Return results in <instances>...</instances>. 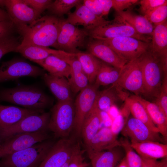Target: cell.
I'll list each match as a JSON object with an SVG mask.
<instances>
[{
  "instance_id": "cell-1",
  "label": "cell",
  "mask_w": 167,
  "mask_h": 167,
  "mask_svg": "<svg viewBox=\"0 0 167 167\" xmlns=\"http://www.w3.org/2000/svg\"><path fill=\"white\" fill-rule=\"evenodd\" d=\"M61 19L53 15H46L29 24L16 26L22 37L19 46L35 45L54 47Z\"/></svg>"
},
{
  "instance_id": "cell-2",
  "label": "cell",
  "mask_w": 167,
  "mask_h": 167,
  "mask_svg": "<svg viewBox=\"0 0 167 167\" xmlns=\"http://www.w3.org/2000/svg\"><path fill=\"white\" fill-rule=\"evenodd\" d=\"M138 58L143 76V94L156 98L167 74V64L149 49Z\"/></svg>"
},
{
  "instance_id": "cell-3",
  "label": "cell",
  "mask_w": 167,
  "mask_h": 167,
  "mask_svg": "<svg viewBox=\"0 0 167 167\" xmlns=\"http://www.w3.org/2000/svg\"><path fill=\"white\" fill-rule=\"evenodd\" d=\"M0 100L34 110H44L52 103L50 99L43 91L31 87L4 90L0 92Z\"/></svg>"
},
{
  "instance_id": "cell-4",
  "label": "cell",
  "mask_w": 167,
  "mask_h": 167,
  "mask_svg": "<svg viewBox=\"0 0 167 167\" xmlns=\"http://www.w3.org/2000/svg\"><path fill=\"white\" fill-rule=\"evenodd\" d=\"M54 142L49 139L38 143L4 158L3 167H38Z\"/></svg>"
},
{
  "instance_id": "cell-5",
  "label": "cell",
  "mask_w": 167,
  "mask_h": 167,
  "mask_svg": "<svg viewBox=\"0 0 167 167\" xmlns=\"http://www.w3.org/2000/svg\"><path fill=\"white\" fill-rule=\"evenodd\" d=\"M75 109L73 100L59 101L53 107L50 113L48 130L55 138L69 137L73 131Z\"/></svg>"
},
{
  "instance_id": "cell-6",
  "label": "cell",
  "mask_w": 167,
  "mask_h": 167,
  "mask_svg": "<svg viewBox=\"0 0 167 167\" xmlns=\"http://www.w3.org/2000/svg\"><path fill=\"white\" fill-rule=\"evenodd\" d=\"M94 39L102 41L127 62L139 58L149 50L150 45V43L130 37Z\"/></svg>"
},
{
  "instance_id": "cell-7",
  "label": "cell",
  "mask_w": 167,
  "mask_h": 167,
  "mask_svg": "<svg viewBox=\"0 0 167 167\" xmlns=\"http://www.w3.org/2000/svg\"><path fill=\"white\" fill-rule=\"evenodd\" d=\"M50 116V113L44 112L29 115L12 125L0 126V135L6 139L19 134L47 131Z\"/></svg>"
},
{
  "instance_id": "cell-8",
  "label": "cell",
  "mask_w": 167,
  "mask_h": 167,
  "mask_svg": "<svg viewBox=\"0 0 167 167\" xmlns=\"http://www.w3.org/2000/svg\"><path fill=\"white\" fill-rule=\"evenodd\" d=\"M89 36L88 32L79 28L62 19L59 31L54 48L58 50L75 54L77 48L84 46L86 38Z\"/></svg>"
},
{
  "instance_id": "cell-9",
  "label": "cell",
  "mask_w": 167,
  "mask_h": 167,
  "mask_svg": "<svg viewBox=\"0 0 167 167\" xmlns=\"http://www.w3.org/2000/svg\"><path fill=\"white\" fill-rule=\"evenodd\" d=\"M77 138L75 135L59 139L54 143L38 167L62 166L80 145Z\"/></svg>"
},
{
  "instance_id": "cell-10",
  "label": "cell",
  "mask_w": 167,
  "mask_h": 167,
  "mask_svg": "<svg viewBox=\"0 0 167 167\" xmlns=\"http://www.w3.org/2000/svg\"><path fill=\"white\" fill-rule=\"evenodd\" d=\"M99 87L94 83L89 84L79 92L74 102L75 118L73 131L78 138L80 137L83 123L96 103Z\"/></svg>"
},
{
  "instance_id": "cell-11",
  "label": "cell",
  "mask_w": 167,
  "mask_h": 167,
  "mask_svg": "<svg viewBox=\"0 0 167 167\" xmlns=\"http://www.w3.org/2000/svg\"><path fill=\"white\" fill-rule=\"evenodd\" d=\"M88 32L93 39L130 37L148 43L151 41V36L140 34L127 23L115 19L109 23L97 27Z\"/></svg>"
},
{
  "instance_id": "cell-12",
  "label": "cell",
  "mask_w": 167,
  "mask_h": 167,
  "mask_svg": "<svg viewBox=\"0 0 167 167\" xmlns=\"http://www.w3.org/2000/svg\"><path fill=\"white\" fill-rule=\"evenodd\" d=\"M113 84L136 96L144 94L142 73L138 58L127 62L120 69L118 79Z\"/></svg>"
},
{
  "instance_id": "cell-13",
  "label": "cell",
  "mask_w": 167,
  "mask_h": 167,
  "mask_svg": "<svg viewBox=\"0 0 167 167\" xmlns=\"http://www.w3.org/2000/svg\"><path fill=\"white\" fill-rule=\"evenodd\" d=\"M50 138L47 131L21 133L10 137L0 145V158Z\"/></svg>"
},
{
  "instance_id": "cell-14",
  "label": "cell",
  "mask_w": 167,
  "mask_h": 167,
  "mask_svg": "<svg viewBox=\"0 0 167 167\" xmlns=\"http://www.w3.org/2000/svg\"><path fill=\"white\" fill-rule=\"evenodd\" d=\"M43 69L19 59L3 62L0 66V82L24 76L36 77L43 75Z\"/></svg>"
},
{
  "instance_id": "cell-15",
  "label": "cell",
  "mask_w": 167,
  "mask_h": 167,
  "mask_svg": "<svg viewBox=\"0 0 167 167\" xmlns=\"http://www.w3.org/2000/svg\"><path fill=\"white\" fill-rule=\"evenodd\" d=\"M121 132L126 138L130 139V142L156 141L167 143L159 133L153 131L133 116L129 117Z\"/></svg>"
},
{
  "instance_id": "cell-16",
  "label": "cell",
  "mask_w": 167,
  "mask_h": 167,
  "mask_svg": "<svg viewBox=\"0 0 167 167\" xmlns=\"http://www.w3.org/2000/svg\"><path fill=\"white\" fill-rule=\"evenodd\" d=\"M0 7L5 8L16 26L29 24L41 17L22 0H0Z\"/></svg>"
},
{
  "instance_id": "cell-17",
  "label": "cell",
  "mask_w": 167,
  "mask_h": 167,
  "mask_svg": "<svg viewBox=\"0 0 167 167\" xmlns=\"http://www.w3.org/2000/svg\"><path fill=\"white\" fill-rule=\"evenodd\" d=\"M65 19L74 26H83L88 32L98 26L107 24L111 21L95 15L83 3L76 6L73 12L69 13L67 18Z\"/></svg>"
},
{
  "instance_id": "cell-18",
  "label": "cell",
  "mask_w": 167,
  "mask_h": 167,
  "mask_svg": "<svg viewBox=\"0 0 167 167\" xmlns=\"http://www.w3.org/2000/svg\"><path fill=\"white\" fill-rule=\"evenodd\" d=\"M117 135L112 132L110 127L104 126L98 131L85 147L89 158L94 154L121 146Z\"/></svg>"
},
{
  "instance_id": "cell-19",
  "label": "cell",
  "mask_w": 167,
  "mask_h": 167,
  "mask_svg": "<svg viewBox=\"0 0 167 167\" xmlns=\"http://www.w3.org/2000/svg\"><path fill=\"white\" fill-rule=\"evenodd\" d=\"M87 48L89 53L115 68L121 69L128 62L101 40L94 39L91 40L87 45Z\"/></svg>"
},
{
  "instance_id": "cell-20",
  "label": "cell",
  "mask_w": 167,
  "mask_h": 167,
  "mask_svg": "<svg viewBox=\"0 0 167 167\" xmlns=\"http://www.w3.org/2000/svg\"><path fill=\"white\" fill-rule=\"evenodd\" d=\"M115 19L127 23L140 34L151 36L154 26L144 16L137 15L128 9L116 12Z\"/></svg>"
},
{
  "instance_id": "cell-21",
  "label": "cell",
  "mask_w": 167,
  "mask_h": 167,
  "mask_svg": "<svg viewBox=\"0 0 167 167\" xmlns=\"http://www.w3.org/2000/svg\"><path fill=\"white\" fill-rule=\"evenodd\" d=\"M43 79L50 90L59 101L72 100L71 91L68 80L64 77L45 73Z\"/></svg>"
},
{
  "instance_id": "cell-22",
  "label": "cell",
  "mask_w": 167,
  "mask_h": 167,
  "mask_svg": "<svg viewBox=\"0 0 167 167\" xmlns=\"http://www.w3.org/2000/svg\"><path fill=\"white\" fill-rule=\"evenodd\" d=\"M125 156L121 146L97 153L90 157L92 167H117Z\"/></svg>"
},
{
  "instance_id": "cell-23",
  "label": "cell",
  "mask_w": 167,
  "mask_h": 167,
  "mask_svg": "<svg viewBox=\"0 0 167 167\" xmlns=\"http://www.w3.org/2000/svg\"><path fill=\"white\" fill-rule=\"evenodd\" d=\"M43 112L42 110L0 105V126L12 125L29 115Z\"/></svg>"
},
{
  "instance_id": "cell-24",
  "label": "cell",
  "mask_w": 167,
  "mask_h": 167,
  "mask_svg": "<svg viewBox=\"0 0 167 167\" xmlns=\"http://www.w3.org/2000/svg\"><path fill=\"white\" fill-rule=\"evenodd\" d=\"M132 148L141 157L157 160L167 157V144L156 141L130 142Z\"/></svg>"
},
{
  "instance_id": "cell-25",
  "label": "cell",
  "mask_w": 167,
  "mask_h": 167,
  "mask_svg": "<svg viewBox=\"0 0 167 167\" xmlns=\"http://www.w3.org/2000/svg\"><path fill=\"white\" fill-rule=\"evenodd\" d=\"M102 122L101 111L98 107L96 102L85 118L82 127L80 137L85 147L98 131Z\"/></svg>"
},
{
  "instance_id": "cell-26",
  "label": "cell",
  "mask_w": 167,
  "mask_h": 167,
  "mask_svg": "<svg viewBox=\"0 0 167 167\" xmlns=\"http://www.w3.org/2000/svg\"><path fill=\"white\" fill-rule=\"evenodd\" d=\"M132 97L144 107L153 122L157 127L165 142L167 141V117L161 111L157 105L139 96L134 95Z\"/></svg>"
},
{
  "instance_id": "cell-27",
  "label": "cell",
  "mask_w": 167,
  "mask_h": 167,
  "mask_svg": "<svg viewBox=\"0 0 167 167\" xmlns=\"http://www.w3.org/2000/svg\"><path fill=\"white\" fill-rule=\"evenodd\" d=\"M128 97L122 89L113 84L107 89L98 91L96 102L98 108L108 113L111 108L118 101H125Z\"/></svg>"
},
{
  "instance_id": "cell-28",
  "label": "cell",
  "mask_w": 167,
  "mask_h": 167,
  "mask_svg": "<svg viewBox=\"0 0 167 167\" xmlns=\"http://www.w3.org/2000/svg\"><path fill=\"white\" fill-rule=\"evenodd\" d=\"M66 62L71 67V74L68 81L71 91L77 93L88 86L89 84V81L76 55Z\"/></svg>"
},
{
  "instance_id": "cell-29",
  "label": "cell",
  "mask_w": 167,
  "mask_h": 167,
  "mask_svg": "<svg viewBox=\"0 0 167 167\" xmlns=\"http://www.w3.org/2000/svg\"><path fill=\"white\" fill-rule=\"evenodd\" d=\"M149 49L161 58L167 57V21L154 26Z\"/></svg>"
},
{
  "instance_id": "cell-30",
  "label": "cell",
  "mask_w": 167,
  "mask_h": 167,
  "mask_svg": "<svg viewBox=\"0 0 167 167\" xmlns=\"http://www.w3.org/2000/svg\"><path fill=\"white\" fill-rule=\"evenodd\" d=\"M36 63L47 71L51 75L64 77L68 80L71 74L69 65L63 60L53 55Z\"/></svg>"
},
{
  "instance_id": "cell-31",
  "label": "cell",
  "mask_w": 167,
  "mask_h": 167,
  "mask_svg": "<svg viewBox=\"0 0 167 167\" xmlns=\"http://www.w3.org/2000/svg\"><path fill=\"white\" fill-rule=\"evenodd\" d=\"M75 54L88 78L89 84H94L103 62L89 53L79 51Z\"/></svg>"
},
{
  "instance_id": "cell-32",
  "label": "cell",
  "mask_w": 167,
  "mask_h": 167,
  "mask_svg": "<svg viewBox=\"0 0 167 167\" xmlns=\"http://www.w3.org/2000/svg\"><path fill=\"white\" fill-rule=\"evenodd\" d=\"M16 52L20 53L25 58L36 62L45 59L50 55L58 57L61 54L62 51L47 47L28 45L19 46Z\"/></svg>"
},
{
  "instance_id": "cell-33",
  "label": "cell",
  "mask_w": 167,
  "mask_h": 167,
  "mask_svg": "<svg viewBox=\"0 0 167 167\" xmlns=\"http://www.w3.org/2000/svg\"><path fill=\"white\" fill-rule=\"evenodd\" d=\"M126 100L129 104L130 113L132 116L144 123L153 131L159 133L157 127L143 105L132 96L128 97Z\"/></svg>"
},
{
  "instance_id": "cell-34",
  "label": "cell",
  "mask_w": 167,
  "mask_h": 167,
  "mask_svg": "<svg viewBox=\"0 0 167 167\" xmlns=\"http://www.w3.org/2000/svg\"><path fill=\"white\" fill-rule=\"evenodd\" d=\"M120 70L103 62L94 83L99 87L114 84L118 79Z\"/></svg>"
},
{
  "instance_id": "cell-35",
  "label": "cell",
  "mask_w": 167,
  "mask_h": 167,
  "mask_svg": "<svg viewBox=\"0 0 167 167\" xmlns=\"http://www.w3.org/2000/svg\"><path fill=\"white\" fill-rule=\"evenodd\" d=\"M81 0H56L52 2L48 10L53 15L60 18L70 12L74 7L82 3Z\"/></svg>"
},
{
  "instance_id": "cell-36",
  "label": "cell",
  "mask_w": 167,
  "mask_h": 167,
  "mask_svg": "<svg viewBox=\"0 0 167 167\" xmlns=\"http://www.w3.org/2000/svg\"><path fill=\"white\" fill-rule=\"evenodd\" d=\"M121 146L125 152L127 163L128 167H141L142 159L132 148L130 142L128 139H122L120 140Z\"/></svg>"
},
{
  "instance_id": "cell-37",
  "label": "cell",
  "mask_w": 167,
  "mask_h": 167,
  "mask_svg": "<svg viewBox=\"0 0 167 167\" xmlns=\"http://www.w3.org/2000/svg\"><path fill=\"white\" fill-rule=\"evenodd\" d=\"M144 16L154 26L164 22L167 21V4L159 6Z\"/></svg>"
},
{
  "instance_id": "cell-38",
  "label": "cell",
  "mask_w": 167,
  "mask_h": 167,
  "mask_svg": "<svg viewBox=\"0 0 167 167\" xmlns=\"http://www.w3.org/2000/svg\"><path fill=\"white\" fill-rule=\"evenodd\" d=\"M167 117V74H165L159 93L155 103Z\"/></svg>"
},
{
  "instance_id": "cell-39",
  "label": "cell",
  "mask_w": 167,
  "mask_h": 167,
  "mask_svg": "<svg viewBox=\"0 0 167 167\" xmlns=\"http://www.w3.org/2000/svg\"><path fill=\"white\" fill-rule=\"evenodd\" d=\"M20 44L18 38L13 36L0 43V60L5 54L11 52H16Z\"/></svg>"
},
{
  "instance_id": "cell-40",
  "label": "cell",
  "mask_w": 167,
  "mask_h": 167,
  "mask_svg": "<svg viewBox=\"0 0 167 167\" xmlns=\"http://www.w3.org/2000/svg\"><path fill=\"white\" fill-rule=\"evenodd\" d=\"M167 4L166 0H141L139 2V10L145 16L159 6Z\"/></svg>"
},
{
  "instance_id": "cell-41",
  "label": "cell",
  "mask_w": 167,
  "mask_h": 167,
  "mask_svg": "<svg viewBox=\"0 0 167 167\" xmlns=\"http://www.w3.org/2000/svg\"><path fill=\"white\" fill-rule=\"evenodd\" d=\"M15 30V25L11 20L0 21V43L13 36Z\"/></svg>"
},
{
  "instance_id": "cell-42",
  "label": "cell",
  "mask_w": 167,
  "mask_h": 167,
  "mask_svg": "<svg viewBox=\"0 0 167 167\" xmlns=\"http://www.w3.org/2000/svg\"><path fill=\"white\" fill-rule=\"evenodd\" d=\"M26 5L30 6L38 14H41L48 9L53 2L51 0H22Z\"/></svg>"
},
{
  "instance_id": "cell-43",
  "label": "cell",
  "mask_w": 167,
  "mask_h": 167,
  "mask_svg": "<svg viewBox=\"0 0 167 167\" xmlns=\"http://www.w3.org/2000/svg\"><path fill=\"white\" fill-rule=\"evenodd\" d=\"M83 153L80 145L72 155L68 167H87L89 165L84 161Z\"/></svg>"
},
{
  "instance_id": "cell-44",
  "label": "cell",
  "mask_w": 167,
  "mask_h": 167,
  "mask_svg": "<svg viewBox=\"0 0 167 167\" xmlns=\"http://www.w3.org/2000/svg\"><path fill=\"white\" fill-rule=\"evenodd\" d=\"M83 3L93 13L102 17V9L98 0H84Z\"/></svg>"
},
{
  "instance_id": "cell-45",
  "label": "cell",
  "mask_w": 167,
  "mask_h": 167,
  "mask_svg": "<svg viewBox=\"0 0 167 167\" xmlns=\"http://www.w3.org/2000/svg\"><path fill=\"white\" fill-rule=\"evenodd\" d=\"M112 7L116 12L123 11L125 9L131 6L138 2L137 0H112Z\"/></svg>"
},
{
  "instance_id": "cell-46",
  "label": "cell",
  "mask_w": 167,
  "mask_h": 167,
  "mask_svg": "<svg viewBox=\"0 0 167 167\" xmlns=\"http://www.w3.org/2000/svg\"><path fill=\"white\" fill-rule=\"evenodd\" d=\"M102 10V16L107 15L111 7H112V0H98Z\"/></svg>"
},
{
  "instance_id": "cell-47",
  "label": "cell",
  "mask_w": 167,
  "mask_h": 167,
  "mask_svg": "<svg viewBox=\"0 0 167 167\" xmlns=\"http://www.w3.org/2000/svg\"><path fill=\"white\" fill-rule=\"evenodd\" d=\"M141 167H159V161L157 160L142 157Z\"/></svg>"
},
{
  "instance_id": "cell-48",
  "label": "cell",
  "mask_w": 167,
  "mask_h": 167,
  "mask_svg": "<svg viewBox=\"0 0 167 167\" xmlns=\"http://www.w3.org/2000/svg\"><path fill=\"white\" fill-rule=\"evenodd\" d=\"M11 20L6 11L0 7V21Z\"/></svg>"
},
{
  "instance_id": "cell-49",
  "label": "cell",
  "mask_w": 167,
  "mask_h": 167,
  "mask_svg": "<svg viewBox=\"0 0 167 167\" xmlns=\"http://www.w3.org/2000/svg\"><path fill=\"white\" fill-rule=\"evenodd\" d=\"M117 167H128L125 156Z\"/></svg>"
},
{
  "instance_id": "cell-50",
  "label": "cell",
  "mask_w": 167,
  "mask_h": 167,
  "mask_svg": "<svg viewBox=\"0 0 167 167\" xmlns=\"http://www.w3.org/2000/svg\"><path fill=\"white\" fill-rule=\"evenodd\" d=\"M159 167H167V157L159 161Z\"/></svg>"
},
{
  "instance_id": "cell-51",
  "label": "cell",
  "mask_w": 167,
  "mask_h": 167,
  "mask_svg": "<svg viewBox=\"0 0 167 167\" xmlns=\"http://www.w3.org/2000/svg\"><path fill=\"white\" fill-rule=\"evenodd\" d=\"M71 156L69 158V159L61 167H68Z\"/></svg>"
},
{
  "instance_id": "cell-52",
  "label": "cell",
  "mask_w": 167,
  "mask_h": 167,
  "mask_svg": "<svg viewBox=\"0 0 167 167\" xmlns=\"http://www.w3.org/2000/svg\"><path fill=\"white\" fill-rule=\"evenodd\" d=\"M87 167H92L90 164L88 166H87Z\"/></svg>"
},
{
  "instance_id": "cell-53",
  "label": "cell",
  "mask_w": 167,
  "mask_h": 167,
  "mask_svg": "<svg viewBox=\"0 0 167 167\" xmlns=\"http://www.w3.org/2000/svg\"></svg>"
}]
</instances>
